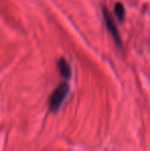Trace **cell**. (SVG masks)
I'll list each match as a JSON object with an SVG mask.
<instances>
[{
  "mask_svg": "<svg viewBox=\"0 0 150 151\" xmlns=\"http://www.w3.org/2000/svg\"><path fill=\"white\" fill-rule=\"evenodd\" d=\"M69 86L67 83H61L60 86H58L55 91H52V93L50 97V110L52 112H56L59 110V108L61 107V105L63 104L64 100L66 99V97L68 96L69 93Z\"/></svg>",
  "mask_w": 150,
  "mask_h": 151,
  "instance_id": "cell-1",
  "label": "cell"
},
{
  "mask_svg": "<svg viewBox=\"0 0 150 151\" xmlns=\"http://www.w3.org/2000/svg\"><path fill=\"white\" fill-rule=\"evenodd\" d=\"M103 16H104V20H105V23H106L107 28H108V31L110 32V34L112 35V37L114 38V40H115L116 43H117L119 46H121L120 36H119V33H118L116 24L114 23L112 16H111L110 12H109L108 10L105 9V8H103Z\"/></svg>",
  "mask_w": 150,
  "mask_h": 151,
  "instance_id": "cell-2",
  "label": "cell"
},
{
  "mask_svg": "<svg viewBox=\"0 0 150 151\" xmlns=\"http://www.w3.org/2000/svg\"><path fill=\"white\" fill-rule=\"evenodd\" d=\"M58 67H59V70H60V73L63 77L65 78H69L71 76V68H70V65L68 64L65 59H61L58 63Z\"/></svg>",
  "mask_w": 150,
  "mask_h": 151,
  "instance_id": "cell-3",
  "label": "cell"
},
{
  "mask_svg": "<svg viewBox=\"0 0 150 151\" xmlns=\"http://www.w3.org/2000/svg\"><path fill=\"white\" fill-rule=\"evenodd\" d=\"M114 12H115V14L120 21H122L124 19V8L123 5H122L120 2L115 4V7H114Z\"/></svg>",
  "mask_w": 150,
  "mask_h": 151,
  "instance_id": "cell-4",
  "label": "cell"
}]
</instances>
